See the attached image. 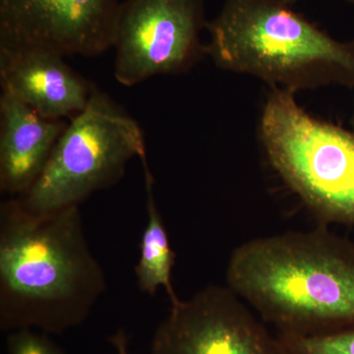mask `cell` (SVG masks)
Instances as JSON below:
<instances>
[{
	"instance_id": "6da1fadb",
	"label": "cell",
	"mask_w": 354,
	"mask_h": 354,
	"mask_svg": "<svg viewBox=\"0 0 354 354\" xmlns=\"http://www.w3.org/2000/svg\"><path fill=\"white\" fill-rule=\"evenodd\" d=\"M106 290L79 206L31 213L0 206V328L62 334L82 324Z\"/></svg>"
},
{
	"instance_id": "7a4b0ae2",
	"label": "cell",
	"mask_w": 354,
	"mask_h": 354,
	"mask_svg": "<svg viewBox=\"0 0 354 354\" xmlns=\"http://www.w3.org/2000/svg\"><path fill=\"white\" fill-rule=\"evenodd\" d=\"M227 288L279 334L354 325V243L327 230L258 237L234 249Z\"/></svg>"
},
{
	"instance_id": "3957f363",
	"label": "cell",
	"mask_w": 354,
	"mask_h": 354,
	"mask_svg": "<svg viewBox=\"0 0 354 354\" xmlns=\"http://www.w3.org/2000/svg\"><path fill=\"white\" fill-rule=\"evenodd\" d=\"M205 53L218 68L297 94L354 90V41L333 38L286 0H225L207 23Z\"/></svg>"
},
{
	"instance_id": "277c9868",
	"label": "cell",
	"mask_w": 354,
	"mask_h": 354,
	"mask_svg": "<svg viewBox=\"0 0 354 354\" xmlns=\"http://www.w3.org/2000/svg\"><path fill=\"white\" fill-rule=\"evenodd\" d=\"M271 88L258 137L272 169L318 218L354 225V133L311 115Z\"/></svg>"
},
{
	"instance_id": "5b68a950",
	"label": "cell",
	"mask_w": 354,
	"mask_h": 354,
	"mask_svg": "<svg viewBox=\"0 0 354 354\" xmlns=\"http://www.w3.org/2000/svg\"><path fill=\"white\" fill-rule=\"evenodd\" d=\"M136 157H146L139 123L95 88L86 109L67 123L41 176L15 198L38 215L79 206L118 183Z\"/></svg>"
},
{
	"instance_id": "8992f818",
	"label": "cell",
	"mask_w": 354,
	"mask_h": 354,
	"mask_svg": "<svg viewBox=\"0 0 354 354\" xmlns=\"http://www.w3.org/2000/svg\"><path fill=\"white\" fill-rule=\"evenodd\" d=\"M204 0H124L114 30V77L131 87L189 71L205 53Z\"/></svg>"
},
{
	"instance_id": "52a82bcc",
	"label": "cell",
	"mask_w": 354,
	"mask_h": 354,
	"mask_svg": "<svg viewBox=\"0 0 354 354\" xmlns=\"http://www.w3.org/2000/svg\"><path fill=\"white\" fill-rule=\"evenodd\" d=\"M150 354H288L245 302L223 286H209L171 304L153 334Z\"/></svg>"
},
{
	"instance_id": "ba28073f",
	"label": "cell",
	"mask_w": 354,
	"mask_h": 354,
	"mask_svg": "<svg viewBox=\"0 0 354 354\" xmlns=\"http://www.w3.org/2000/svg\"><path fill=\"white\" fill-rule=\"evenodd\" d=\"M120 0H0V46L95 57L113 48Z\"/></svg>"
},
{
	"instance_id": "9c48e42d",
	"label": "cell",
	"mask_w": 354,
	"mask_h": 354,
	"mask_svg": "<svg viewBox=\"0 0 354 354\" xmlns=\"http://www.w3.org/2000/svg\"><path fill=\"white\" fill-rule=\"evenodd\" d=\"M0 84L39 115L57 120L82 113L95 90L62 55L21 46H0Z\"/></svg>"
},
{
	"instance_id": "30bf717a",
	"label": "cell",
	"mask_w": 354,
	"mask_h": 354,
	"mask_svg": "<svg viewBox=\"0 0 354 354\" xmlns=\"http://www.w3.org/2000/svg\"><path fill=\"white\" fill-rule=\"evenodd\" d=\"M67 123L48 120L2 91L0 95V191L18 197L43 172Z\"/></svg>"
},
{
	"instance_id": "8fae6325",
	"label": "cell",
	"mask_w": 354,
	"mask_h": 354,
	"mask_svg": "<svg viewBox=\"0 0 354 354\" xmlns=\"http://www.w3.org/2000/svg\"><path fill=\"white\" fill-rule=\"evenodd\" d=\"M141 160L145 176L148 221L142 235L141 254L135 269L137 283L140 290L152 297L157 293L158 288H164L171 304H174L179 299L174 292L171 281L174 252L156 205L153 177L149 169L147 156Z\"/></svg>"
},
{
	"instance_id": "7c38bea8",
	"label": "cell",
	"mask_w": 354,
	"mask_h": 354,
	"mask_svg": "<svg viewBox=\"0 0 354 354\" xmlns=\"http://www.w3.org/2000/svg\"><path fill=\"white\" fill-rule=\"evenodd\" d=\"M277 335L288 354H354V325L322 335Z\"/></svg>"
},
{
	"instance_id": "4fadbf2b",
	"label": "cell",
	"mask_w": 354,
	"mask_h": 354,
	"mask_svg": "<svg viewBox=\"0 0 354 354\" xmlns=\"http://www.w3.org/2000/svg\"><path fill=\"white\" fill-rule=\"evenodd\" d=\"M8 354H62L46 333L34 330H14L7 337Z\"/></svg>"
},
{
	"instance_id": "5bb4252c",
	"label": "cell",
	"mask_w": 354,
	"mask_h": 354,
	"mask_svg": "<svg viewBox=\"0 0 354 354\" xmlns=\"http://www.w3.org/2000/svg\"><path fill=\"white\" fill-rule=\"evenodd\" d=\"M111 344L116 349V354H129L128 351L127 335L120 330L111 337Z\"/></svg>"
},
{
	"instance_id": "9a60e30c",
	"label": "cell",
	"mask_w": 354,
	"mask_h": 354,
	"mask_svg": "<svg viewBox=\"0 0 354 354\" xmlns=\"http://www.w3.org/2000/svg\"><path fill=\"white\" fill-rule=\"evenodd\" d=\"M349 123H351V131L354 133V99L353 104V111H351V118H349Z\"/></svg>"
},
{
	"instance_id": "2e32d148",
	"label": "cell",
	"mask_w": 354,
	"mask_h": 354,
	"mask_svg": "<svg viewBox=\"0 0 354 354\" xmlns=\"http://www.w3.org/2000/svg\"><path fill=\"white\" fill-rule=\"evenodd\" d=\"M286 1L288 2L291 6H293V4H295V2H297L298 0H286ZM346 1L353 2V3H354V0H346Z\"/></svg>"
}]
</instances>
